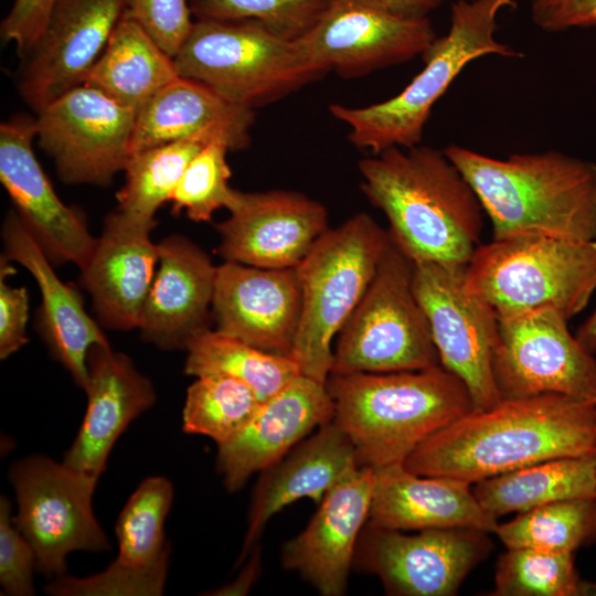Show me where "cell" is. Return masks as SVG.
<instances>
[{
    "label": "cell",
    "mask_w": 596,
    "mask_h": 596,
    "mask_svg": "<svg viewBox=\"0 0 596 596\" xmlns=\"http://www.w3.org/2000/svg\"><path fill=\"white\" fill-rule=\"evenodd\" d=\"M595 450L596 402L550 393L471 411L425 439L403 465L416 475L476 483Z\"/></svg>",
    "instance_id": "cell-1"
},
{
    "label": "cell",
    "mask_w": 596,
    "mask_h": 596,
    "mask_svg": "<svg viewBox=\"0 0 596 596\" xmlns=\"http://www.w3.org/2000/svg\"><path fill=\"white\" fill-rule=\"evenodd\" d=\"M361 189L413 263L467 265L480 244L483 207L444 150L392 147L359 162Z\"/></svg>",
    "instance_id": "cell-2"
},
{
    "label": "cell",
    "mask_w": 596,
    "mask_h": 596,
    "mask_svg": "<svg viewBox=\"0 0 596 596\" xmlns=\"http://www.w3.org/2000/svg\"><path fill=\"white\" fill-rule=\"evenodd\" d=\"M446 156L473 188L492 240L545 234L596 241V163L547 150L494 158L450 145Z\"/></svg>",
    "instance_id": "cell-3"
},
{
    "label": "cell",
    "mask_w": 596,
    "mask_h": 596,
    "mask_svg": "<svg viewBox=\"0 0 596 596\" xmlns=\"http://www.w3.org/2000/svg\"><path fill=\"white\" fill-rule=\"evenodd\" d=\"M332 421L359 466L404 462L429 436L473 409L465 384L440 364L424 370L330 375Z\"/></svg>",
    "instance_id": "cell-4"
},
{
    "label": "cell",
    "mask_w": 596,
    "mask_h": 596,
    "mask_svg": "<svg viewBox=\"0 0 596 596\" xmlns=\"http://www.w3.org/2000/svg\"><path fill=\"white\" fill-rule=\"evenodd\" d=\"M514 4V0L454 2L448 32L436 39L422 57L425 66L401 93L366 107L330 105L331 115L349 126V140L372 155L419 145L434 105L470 62L486 55L522 56L496 38L500 12Z\"/></svg>",
    "instance_id": "cell-5"
},
{
    "label": "cell",
    "mask_w": 596,
    "mask_h": 596,
    "mask_svg": "<svg viewBox=\"0 0 596 596\" xmlns=\"http://www.w3.org/2000/svg\"><path fill=\"white\" fill-rule=\"evenodd\" d=\"M465 283L498 318L550 308L568 321L596 291V241L545 234L492 240L473 252Z\"/></svg>",
    "instance_id": "cell-6"
},
{
    "label": "cell",
    "mask_w": 596,
    "mask_h": 596,
    "mask_svg": "<svg viewBox=\"0 0 596 596\" xmlns=\"http://www.w3.org/2000/svg\"><path fill=\"white\" fill-rule=\"evenodd\" d=\"M392 240L369 214L328 228L296 266L302 307L290 356L302 375L326 384L332 342L359 304Z\"/></svg>",
    "instance_id": "cell-7"
},
{
    "label": "cell",
    "mask_w": 596,
    "mask_h": 596,
    "mask_svg": "<svg viewBox=\"0 0 596 596\" xmlns=\"http://www.w3.org/2000/svg\"><path fill=\"white\" fill-rule=\"evenodd\" d=\"M173 60L179 76L254 110L329 72L297 40L278 36L255 20H195Z\"/></svg>",
    "instance_id": "cell-8"
},
{
    "label": "cell",
    "mask_w": 596,
    "mask_h": 596,
    "mask_svg": "<svg viewBox=\"0 0 596 596\" xmlns=\"http://www.w3.org/2000/svg\"><path fill=\"white\" fill-rule=\"evenodd\" d=\"M413 289V262L392 242L336 337L330 375L416 371L439 365Z\"/></svg>",
    "instance_id": "cell-9"
},
{
    "label": "cell",
    "mask_w": 596,
    "mask_h": 596,
    "mask_svg": "<svg viewBox=\"0 0 596 596\" xmlns=\"http://www.w3.org/2000/svg\"><path fill=\"white\" fill-rule=\"evenodd\" d=\"M9 478L18 502L12 520L34 550L38 572L58 577L70 553L110 549L93 510L98 478L42 455L15 461Z\"/></svg>",
    "instance_id": "cell-10"
},
{
    "label": "cell",
    "mask_w": 596,
    "mask_h": 596,
    "mask_svg": "<svg viewBox=\"0 0 596 596\" xmlns=\"http://www.w3.org/2000/svg\"><path fill=\"white\" fill-rule=\"evenodd\" d=\"M466 265L413 263V289L422 306L439 363L467 387L473 409L501 401L492 372L499 319L465 283Z\"/></svg>",
    "instance_id": "cell-11"
},
{
    "label": "cell",
    "mask_w": 596,
    "mask_h": 596,
    "mask_svg": "<svg viewBox=\"0 0 596 596\" xmlns=\"http://www.w3.org/2000/svg\"><path fill=\"white\" fill-rule=\"evenodd\" d=\"M499 319L492 372L501 398L564 394L596 402V359L550 308Z\"/></svg>",
    "instance_id": "cell-12"
},
{
    "label": "cell",
    "mask_w": 596,
    "mask_h": 596,
    "mask_svg": "<svg viewBox=\"0 0 596 596\" xmlns=\"http://www.w3.org/2000/svg\"><path fill=\"white\" fill-rule=\"evenodd\" d=\"M136 116L102 91L81 84L36 113V138L64 183L108 185L131 156Z\"/></svg>",
    "instance_id": "cell-13"
},
{
    "label": "cell",
    "mask_w": 596,
    "mask_h": 596,
    "mask_svg": "<svg viewBox=\"0 0 596 596\" xmlns=\"http://www.w3.org/2000/svg\"><path fill=\"white\" fill-rule=\"evenodd\" d=\"M491 547L488 533L480 530L437 528L405 534L366 522L354 563L376 575L389 595L451 596Z\"/></svg>",
    "instance_id": "cell-14"
},
{
    "label": "cell",
    "mask_w": 596,
    "mask_h": 596,
    "mask_svg": "<svg viewBox=\"0 0 596 596\" xmlns=\"http://www.w3.org/2000/svg\"><path fill=\"white\" fill-rule=\"evenodd\" d=\"M437 36L428 17H409L379 0H328L297 41L329 72L352 78L423 57Z\"/></svg>",
    "instance_id": "cell-15"
},
{
    "label": "cell",
    "mask_w": 596,
    "mask_h": 596,
    "mask_svg": "<svg viewBox=\"0 0 596 596\" xmlns=\"http://www.w3.org/2000/svg\"><path fill=\"white\" fill-rule=\"evenodd\" d=\"M127 8L128 0L54 1L18 74L19 93L35 113L83 83Z\"/></svg>",
    "instance_id": "cell-16"
},
{
    "label": "cell",
    "mask_w": 596,
    "mask_h": 596,
    "mask_svg": "<svg viewBox=\"0 0 596 596\" xmlns=\"http://www.w3.org/2000/svg\"><path fill=\"white\" fill-rule=\"evenodd\" d=\"M226 209L230 216L216 225L224 262L295 268L329 228L324 205L296 191L234 189Z\"/></svg>",
    "instance_id": "cell-17"
},
{
    "label": "cell",
    "mask_w": 596,
    "mask_h": 596,
    "mask_svg": "<svg viewBox=\"0 0 596 596\" xmlns=\"http://www.w3.org/2000/svg\"><path fill=\"white\" fill-rule=\"evenodd\" d=\"M35 118L17 116L0 126V180L15 211L53 265L86 267L97 237L84 214L66 205L38 161Z\"/></svg>",
    "instance_id": "cell-18"
},
{
    "label": "cell",
    "mask_w": 596,
    "mask_h": 596,
    "mask_svg": "<svg viewBox=\"0 0 596 596\" xmlns=\"http://www.w3.org/2000/svg\"><path fill=\"white\" fill-rule=\"evenodd\" d=\"M302 294L296 268L217 266L212 300L216 330L263 351L289 355L300 323Z\"/></svg>",
    "instance_id": "cell-19"
},
{
    "label": "cell",
    "mask_w": 596,
    "mask_h": 596,
    "mask_svg": "<svg viewBox=\"0 0 596 596\" xmlns=\"http://www.w3.org/2000/svg\"><path fill=\"white\" fill-rule=\"evenodd\" d=\"M373 483V468L350 470L326 493L305 530L281 550L283 566L323 596L347 590L358 541L369 520Z\"/></svg>",
    "instance_id": "cell-20"
},
{
    "label": "cell",
    "mask_w": 596,
    "mask_h": 596,
    "mask_svg": "<svg viewBox=\"0 0 596 596\" xmlns=\"http://www.w3.org/2000/svg\"><path fill=\"white\" fill-rule=\"evenodd\" d=\"M332 417L326 384L300 374L263 402L238 434L217 446L216 468L225 488L241 489L253 473L275 465Z\"/></svg>",
    "instance_id": "cell-21"
},
{
    "label": "cell",
    "mask_w": 596,
    "mask_h": 596,
    "mask_svg": "<svg viewBox=\"0 0 596 596\" xmlns=\"http://www.w3.org/2000/svg\"><path fill=\"white\" fill-rule=\"evenodd\" d=\"M159 263L138 329L163 350H187L210 329L217 266L199 245L182 235L158 243Z\"/></svg>",
    "instance_id": "cell-22"
},
{
    "label": "cell",
    "mask_w": 596,
    "mask_h": 596,
    "mask_svg": "<svg viewBox=\"0 0 596 596\" xmlns=\"http://www.w3.org/2000/svg\"><path fill=\"white\" fill-rule=\"evenodd\" d=\"M155 227L117 210L105 217L93 254L81 270L82 284L103 327L138 328L159 263L158 244L150 240Z\"/></svg>",
    "instance_id": "cell-23"
},
{
    "label": "cell",
    "mask_w": 596,
    "mask_h": 596,
    "mask_svg": "<svg viewBox=\"0 0 596 596\" xmlns=\"http://www.w3.org/2000/svg\"><path fill=\"white\" fill-rule=\"evenodd\" d=\"M87 409L63 461L99 478L108 456L128 425L156 402L151 381L125 353L94 344L87 353Z\"/></svg>",
    "instance_id": "cell-24"
},
{
    "label": "cell",
    "mask_w": 596,
    "mask_h": 596,
    "mask_svg": "<svg viewBox=\"0 0 596 596\" xmlns=\"http://www.w3.org/2000/svg\"><path fill=\"white\" fill-rule=\"evenodd\" d=\"M4 254L35 279L41 294L39 331L52 355L85 390L87 353L94 344H109L98 323L86 312L78 291L63 283L44 251L17 211L8 213L1 230Z\"/></svg>",
    "instance_id": "cell-25"
},
{
    "label": "cell",
    "mask_w": 596,
    "mask_h": 596,
    "mask_svg": "<svg viewBox=\"0 0 596 596\" xmlns=\"http://www.w3.org/2000/svg\"><path fill=\"white\" fill-rule=\"evenodd\" d=\"M254 120V109L225 99L198 81L178 76L137 113L131 155L182 140L243 150L251 142Z\"/></svg>",
    "instance_id": "cell-26"
},
{
    "label": "cell",
    "mask_w": 596,
    "mask_h": 596,
    "mask_svg": "<svg viewBox=\"0 0 596 596\" xmlns=\"http://www.w3.org/2000/svg\"><path fill=\"white\" fill-rule=\"evenodd\" d=\"M356 466L351 440L331 421L263 470L253 492L247 531L236 564L243 563L256 546L276 513L302 498L319 504L326 493Z\"/></svg>",
    "instance_id": "cell-27"
},
{
    "label": "cell",
    "mask_w": 596,
    "mask_h": 596,
    "mask_svg": "<svg viewBox=\"0 0 596 596\" xmlns=\"http://www.w3.org/2000/svg\"><path fill=\"white\" fill-rule=\"evenodd\" d=\"M368 522L392 530L467 528L493 532L498 519L478 502L470 483L447 477L421 476L402 462L373 468Z\"/></svg>",
    "instance_id": "cell-28"
},
{
    "label": "cell",
    "mask_w": 596,
    "mask_h": 596,
    "mask_svg": "<svg viewBox=\"0 0 596 596\" xmlns=\"http://www.w3.org/2000/svg\"><path fill=\"white\" fill-rule=\"evenodd\" d=\"M178 76L173 57L126 11L82 84L138 113Z\"/></svg>",
    "instance_id": "cell-29"
},
{
    "label": "cell",
    "mask_w": 596,
    "mask_h": 596,
    "mask_svg": "<svg viewBox=\"0 0 596 596\" xmlns=\"http://www.w3.org/2000/svg\"><path fill=\"white\" fill-rule=\"evenodd\" d=\"M480 505L497 519L554 501L596 498L595 456L562 457L476 482Z\"/></svg>",
    "instance_id": "cell-30"
},
{
    "label": "cell",
    "mask_w": 596,
    "mask_h": 596,
    "mask_svg": "<svg viewBox=\"0 0 596 596\" xmlns=\"http://www.w3.org/2000/svg\"><path fill=\"white\" fill-rule=\"evenodd\" d=\"M185 351V374L234 377L249 386L262 402L301 374L291 356L263 351L216 329L196 336Z\"/></svg>",
    "instance_id": "cell-31"
},
{
    "label": "cell",
    "mask_w": 596,
    "mask_h": 596,
    "mask_svg": "<svg viewBox=\"0 0 596 596\" xmlns=\"http://www.w3.org/2000/svg\"><path fill=\"white\" fill-rule=\"evenodd\" d=\"M206 146L182 140L147 148L132 153L124 169L125 184L117 192V211L148 224L171 196L188 164Z\"/></svg>",
    "instance_id": "cell-32"
},
{
    "label": "cell",
    "mask_w": 596,
    "mask_h": 596,
    "mask_svg": "<svg viewBox=\"0 0 596 596\" xmlns=\"http://www.w3.org/2000/svg\"><path fill=\"white\" fill-rule=\"evenodd\" d=\"M511 547L575 552L596 541V498L554 501L518 513L494 531Z\"/></svg>",
    "instance_id": "cell-33"
},
{
    "label": "cell",
    "mask_w": 596,
    "mask_h": 596,
    "mask_svg": "<svg viewBox=\"0 0 596 596\" xmlns=\"http://www.w3.org/2000/svg\"><path fill=\"white\" fill-rule=\"evenodd\" d=\"M172 500L173 486L166 477H148L139 483L116 522L118 555L115 562L145 568L169 561L164 521Z\"/></svg>",
    "instance_id": "cell-34"
},
{
    "label": "cell",
    "mask_w": 596,
    "mask_h": 596,
    "mask_svg": "<svg viewBox=\"0 0 596 596\" xmlns=\"http://www.w3.org/2000/svg\"><path fill=\"white\" fill-rule=\"evenodd\" d=\"M494 596H596V583L584 581L573 552L511 547L494 571Z\"/></svg>",
    "instance_id": "cell-35"
},
{
    "label": "cell",
    "mask_w": 596,
    "mask_h": 596,
    "mask_svg": "<svg viewBox=\"0 0 596 596\" xmlns=\"http://www.w3.org/2000/svg\"><path fill=\"white\" fill-rule=\"evenodd\" d=\"M254 391L225 375H202L188 387L182 429L222 445L238 434L262 405Z\"/></svg>",
    "instance_id": "cell-36"
},
{
    "label": "cell",
    "mask_w": 596,
    "mask_h": 596,
    "mask_svg": "<svg viewBox=\"0 0 596 596\" xmlns=\"http://www.w3.org/2000/svg\"><path fill=\"white\" fill-rule=\"evenodd\" d=\"M328 0H189L196 20H255L287 40H298L320 19Z\"/></svg>",
    "instance_id": "cell-37"
},
{
    "label": "cell",
    "mask_w": 596,
    "mask_h": 596,
    "mask_svg": "<svg viewBox=\"0 0 596 596\" xmlns=\"http://www.w3.org/2000/svg\"><path fill=\"white\" fill-rule=\"evenodd\" d=\"M228 149L221 143L204 146L190 161L172 196V212L184 211L194 222H207L215 211L227 206L234 189L228 184Z\"/></svg>",
    "instance_id": "cell-38"
},
{
    "label": "cell",
    "mask_w": 596,
    "mask_h": 596,
    "mask_svg": "<svg viewBox=\"0 0 596 596\" xmlns=\"http://www.w3.org/2000/svg\"><path fill=\"white\" fill-rule=\"evenodd\" d=\"M167 572L168 561L145 568L113 561L105 571L94 575L55 577L45 592L54 596H159L164 590Z\"/></svg>",
    "instance_id": "cell-39"
},
{
    "label": "cell",
    "mask_w": 596,
    "mask_h": 596,
    "mask_svg": "<svg viewBox=\"0 0 596 596\" xmlns=\"http://www.w3.org/2000/svg\"><path fill=\"white\" fill-rule=\"evenodd\" d=\"M36 570L34 550L15 526L11 502L0 498V584L12 596L34 595L33 570Z\"/></svg>",
    "instance_id": "cell-40"
},
{
    "label": "cell",
    "mask_w": 596,
    "mask_h": 596,
    "mask_svg": "<svg viewBox=\"0 0 596 596\" xmlns=\"http://www.w3.org/2000/svg\"><path fill=\"white\" fill-rule=\"evenodd\" d=\"M126 11L172 57L194 23L188 0H128Z\"/></svg>",
    "instance_id": "cell-41"
},
{
    "label": "cell",
    "mask_w": 596,
    "mask_h": 596,
    "mask_svg": "<svg viewBox=\"0 0 596 596\" xmlns=\"http://www.w3.org/2000/svg\"><path fill=\"white\" fill-rule=\"evenodd\" d=\"M14 273L3 255L0 262V358L7 359L28 342L29 296L24 287H12L6 281Z\"/></svg>",
    "instance_id": "cell-42"
},
{
    "label": "cell",
    "mask_w": 596,
    "mask_h": 596,
    "mask_svg": "<svg viewBox=\"0 0 596 596\" xmlns=\"http://www.w3.org/2000/svg\"><path fill=\"white\" fill-rule=\"evenodd\" d=\"M55 0H14L1 23V36L22 58L41 34Z\"/></svg>",
    "instance_id": "cell-43"
},
{
    "label": "cell",
    "mask_w": 596,
    "mask_h": 596,
    "mask_svg": "<svg viewBox=\"0 0 596 596\" xmlns=\"http://www.w3.org/2000/svg\"><path fill=\"white\" fill-rule=\"evenodd\" d=\"M531 17L545 32L596 26V0H528Z\"/></svg>",
    "instance_id": "cell-44"
},
{
    "label": "cell",
    "mask_w": 596,
    "mask_h": 596,
    "mask_svg": "<svg viewBox=\"0 0 596 596\" xmlns=\"http://www.w3.org/2000/svg\"><path fill=\"white\" fill-rule=\"evenodd\" d=\"M251 553L252 555L249 556L247 563L244 565L242 572L234 581H232L227 585L221 586L220 588L211 593H207V595H245L258 577L262 567V556L258 546H255Z\"/></svg>",
    "instance_id": "cell-45"
},
{
    "label": "cell",
    "mask_w": 596,
    "mask_h": 596,
    "mask_svg": "<svg viewBox=\"0 0 596 596\" xmlns=\"http://www.w3.org/2000/svg\"><path fill=\"white\" fill-rule=\"evenodd\" d=\"M395 12L409 17H428L446 0H379Z\"/></svg>",
    "instance_id": "cell-46"
},
{
    "label": "cell",
    "mask_w": 596,
    "mask_h": 596,
    "mask_svg": "<svg viewBox=\"0 0 596 596\" xmlns=\"http://www.w3.org/2000/svg\"><path fill=\"white\" fill-rule=\"evenodd\" d=\"M575 337L589 352H596V309L581 324Z\"/></svg>",
    "instance_id": "cell-47"
},
{
    "label": "cell",
    "mask_w": 596,
    "mask_h": 596,
    "mask_svg": "<svg viewBox=\"0 0 596 596\" xmlns=\"http://www.w3.org/2000/svg\"><path fill=\"white\" fill-rule=\"evenodd\" d=\"M594 456H595V459H596V450H595V455H594Z\"/></svg>",
    "instance_id": "cell-48"
}]
</instances>
